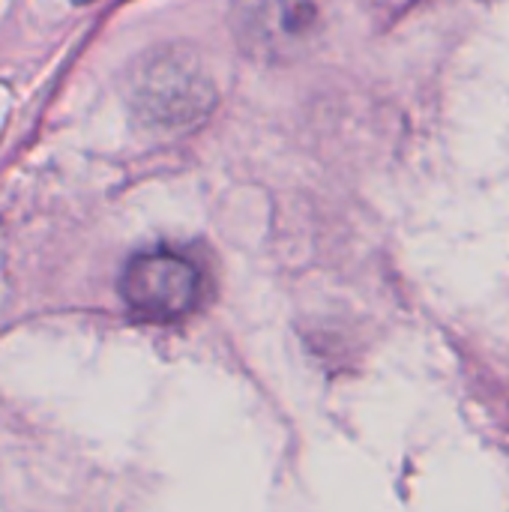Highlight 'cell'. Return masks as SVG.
I'll return each mask as SVG.
<instances>
[{
  "label": "cell",
  "mask_w": 509,
  "mask_h": 512,
  "mask_svg": "<svg viewBox=\"0 0 509 512\" xmlns=\"http://www.w3.org/2000/svg\"><path fill=\"white\" fill-rule=\"evenodd\" d=\"M198 288L195 264L174 252L135 255L120 276V294L129 312L156 324L186 318L198 303Z\"/></svg>",
  "instance_id": "obj_2"
},
{
  "label": "cell",
  "mask_w": 509,
  "mask_h": 512,
  "mask_svg": "<svg viewBox=\"0 0 509 512\" xmlns=\"http://www.w3.org/2000/svg\"><path fill=\"white\" fill-rule=\"evenodd\" d=\"M198 87H204V78H195L192 72H183L177 63H165L147 72L141 87V102L150 117L159 120H177L195 117V108H207L210 96H198Z\"/></svg>",
  "instance_id": "obj_3"
},
{
  "label": "cell",
  "mask_w": 509,
  "mask_h": 512,
  "mask_svg": "<svg viewBox=\"0 0 509 512\" xmlns=\"http://www.w3.org/2000/svg\"><path fill=\"white\" fill-rule=\"evenodd\" d=\"M324 15V0H234L231 27L237 45L255 60H291L300 54Z\"/></svg>",
  "instance_id": "obj_1"
},
{
  "label": "cell",
  "mask_w": 509,
  "mask_h": 512,
  "mask_svg": "<svg viewBox=\"0 0 509 512\" xmlns=\"http://www.w3.org/2000/svg\"><path fill=\"white\" fill-rule=\"evenodd\" d=\"M75 3H87V0H75Z\"/></svg>",
  "instance_id": "obj_4"
}]
</instances>
